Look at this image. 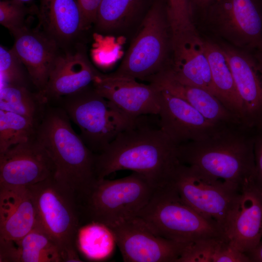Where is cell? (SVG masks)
<instances>
[{
  "mask_svg": "<svg viewBox=\"0 0 262 262\" xmlns=\"http://www.w3.org/2000/svg\"><path fill=\"white\" fill-rule=\"evenodd\" d=\"M177 146L159 124L143 115L121 131L105 149L96 154L97 179L130 170L144 176L155 188L169 184L180 164Z\"/></svg>",
  "mask_w": 262,
  "mask_h": 262,
  "instance_id": "6da1fadb",
  "label": "cell"
},
{
  "mask_svg": "<svg viewBox=\"0 0 262 262\" xmlns=\"http://www.w3.org/2000/svg\"><path fill=\"white\" fill-rule=\"evenodd\" d=\"M254 132L242 124L229 126L206 140L177 146L178 159L241 191L254 179Z\"/></svg>",
  "mask_w": 262,
  "mask_h": 262,
  "instance_id": "7a4b0ae2",
  "label": "cell"
},
{
  "mask_svg": "<svg viewBox=\"0 0 262 262\" xmlns=\"http://www.w3.org/2000/svg\"><path fill=\"white\" fill-rule=\"evenodd\" d=\"M35 138L54 163V178L80 199L97 179L96 154L74 131L63 108H47L37 125Z\"/></svg>",
  "mask_w": 262,
  "mask_h": 262,
  "instance_id": "3957f363",
  "label": "cell"
},
{
  "mask_svg": "<svg viewBox=\"0 0 262 262\" xmlns=\"http://www.w3.org/2000/svg\"><path fill=\"white\" fill-rule=\"evenodd\" d=\"M136 216L160 236L185 244L227 238L217 222L203 216L183 202L171 182L156 188Z\"/></svg>",
  "mask_w": 262,
  "mask_h": 262,
  "instance_id": "277c9868",
  "label": "cell"
},
{
  "mask_svg": "<svg viewBox=\"0 0 262 262\" xmlns=\"http://www.w3.org/2000/svg\"><path fill=\"white\" fill-rule=\"evenodd\" d=\"M36 223L59 246L64 262H82L76 246L82 214L76 194L54 177L27 187Z\"/></svg>",
  "mask_w": 262,
  "mask_h": 262,
  "instance_id": "5b68a950",
  "label": "cell"
},
{
  "mask_svg": "<svg viewBox=\"0 0 262 262\" xmlns=\"http://www.w3.org/2000/svg\"><path fill=\"white\" fill-rule=\"evenodd\" d=\"M156 188L135 172L114 180L96 179L80 200L81 213L89 222L112 227L137 216Z\"/></svg>",
  "mask_w": 262,
  "mask_h": 262,
  "instance_id": "8992f818",
  "label": "cell"
},
{
  "mask_svg": "<svg viewBox=\"0 0 262 262\" xmlns=\"http://www.w3.org/2000/svg\"><path fill=\"white\" fill-rule=\"evenodd\" d=\"M118 68L112 75L147 81L168 66L172 32L164 0H153Z\"/></svg>",
  "mask_w": 262,
  "mask_h": 262,
  "instance_id": "52a82bcc",
  "label": "cell"
},
{
  "mask_svg": "<svg viewBox=\"0 0 262 262\" xmlns=\"http://www.w3.org/2000/svg\"><path fill=\"white\" fill-rule=\"evenodd\" d=\"M170 182L183 202L203 216L217 222L227 236L239 206L240 190L180 163Z\"/></svg>",
  "mask_w": 262,
  "mask_h": 262,
  "instance_id": "ba28073f",
  "label": "cell"
},
{
  "mask_svg": "<svg viewBox=\"0 0 262 262\" xmlns=\"http://www.w3.org/2000/svg\"><path fill=\"white\" fill-rule=\"evenodd\" d=\"M59 101L70 119L80 129L83 142L97 154L103 151L135 119L123 113L93 86Z\"/></svg>",
  "mask_w": 262,
  "mask_h": 262,
  "instance_id": "9c48e42d",
  "label": "cell"
},
{
  "mask_svg": "<svg viewBox=\"0 0 262 262\" xmlns=\"http://www.w3.org/2000/svg\"><path fill=\"white\" fill-rule=\"evenodd\" d=\"M202 15L227 43L242 49H262V0H214Z\"/></svg>",
  "mask_w": 262,
  "mask_h": 262,
  "instance_id": "30bf717a",
  "label": "cell"
},
{
  "mask_svg": "<svg viewBox=\"0 0 262 262\" xmlns=\"http://www.w3.org/2000/svg\"><path fill=\"white\" fill-rule=\"evenodd\" d=\"M219 44L242 101L243 125L253 130L262 127V49H242L227 43Z\"/></svg>",
  "mask_w": 262,
  "mask_h": 262,
  "instance_id": "8fae6325",
  "label": "cell"
},
{
  "mask_svg": "<svg viewBox=\"0 0 262 262\" xmlns=\"http://www.w3.org/2000/svg\"><path fill=\"white\" fill-rule=\"evenodd\" d=\"M109 228L126 262H179L187 245L160 236L137 216Z\"/></svg>",
  "mask_w": 262,
  "mask_h": 262,
  "instance_id": "7c38bea8",
  "label": "cell"
},
{
  "mask_svg": "<svg viewBox=\"0 0 262 262\" xmlns=\"http://www.w3.org/2000/svg\"><path fill=\"white\" fill-rule=\"evenodd\" d=\"M160 89L159 124L176 146L206 140L233 126L219 124L209 120L185 100Z\"/></svg>",
  "mask_w": 262,
  "mask_h": 262,
  "instance_id": "4fadbf2b",
  "label": "cell"
},
{
  "mask_svg": "<svg viewBox=\"0 0 262 262\" xmlns=\"http://www.w3.org/2000/svg\"><path fill=\"white\" fill-rule=\"evenodd\" d=\"M171 52V61L162 72L180 82L203 88L217 98L203 40L196 29L172 33Z\"/></svg>",
  "mask_w": 262,
  "mask_h": 262,
  "instance_id": "5bb4252c",
  "label": "cell"
},
{
  "mask_svg": "<svg viewBox=\"0 0 262 262\" xmlns=\"http://www.w3.org/2000/svg\"><path fill=\"white\" fill-rule=\"evenodd\" d=\"M55 174L52 159L35 137L0 154V186L27 187Z\"/></svg>",
  "mask_w": 262,
  "mask_h": 262,
  "instance_id": "9a60e30c",
  "label": "cell"
},
{
  "mask_svg": "<svg viewBox=\"0 0 262 262\" xmlns=\"http://www.w3.org/2000/svg\"><path fill=\"white\" fill-rule=\"evenodd\" d=\"M93 87L131 119L159 113L161 89L154 83L144 84L135 79L101 73Z\"/></svg>",
  "mask_w": 262,
  "mask_h": 262,
  "instance_id": "2e32d148",
  "label": "cell"
},
{
  "mask_svg": "<svg viewBox=\"0 0 262 262\" xmlns=\"http://www.w3.org/2000/svg\"><path fill=\"white\" fill-rule=\"evenodd\" d=\"M100 74L90 61L85 47L79 42L62 49L42 94L48 101L59 100L93 86Z\"/></svg>",
  "mask_w": 262,
  "mask_h": 262,
  "instance_id": "e0dca14e",
  "label": "cell"
},
{
  "mask_svg": "<svg viewBox=\"0 0 262 262\" xmlns=\"http://www.w3.org/2000/svg\"><path fill=\"white\" fill-rule=\"evenodd\" d=\"M12 48L25 67L30 80L42 93L62 49L37 27H29L14 36Z\"/></svg>",
  "mask_w": 262,
  "mask_h": 262,
  "instance_id": "ac0fdd59",
  "label": "cell"
},
{
  "mask_svg": "<svg viewBox=\"0 0 262 262\" xmlns=\"http://www.w3.org/2000/svg\"><path fill=\"white\" fill-rule=\"evenodd\" d=\"M38 28L63 49H69L84 31L81 8L77 0H40Z\"/></svg>",
  "mask_w": 262,
  "mask_h": 262,
  "instance_id": "d6986e66",
  "label": "cell"
},
{
  "mask_svg": "<svg viewBox=\"0 0 262 262\" xmlns=\"http://www.w3.org/2000/svg\"><path fill=\"white\" fill-rule=\"evenodd\" d=\"M229 243L241 252L252 251L262 237V191L254 179L243 186L237 211L227 234Z\"/></svg>",
  "mask_w": 262,
  "mask_h": 262,
  "instance_id": "ffe728a7",
  "label": "cell"
},
{
  "mask_svg": "<svg viewBox=\"0 0 262 262\" xmlns=\"http://www.w3.org/2000/svg\"><path fill=\"white\" fill-rule=\"evenodd\" d=\"M36 223L35 209L28 188L0 186V239L17 242Z\"/></svg>",
  "mask_w": 262,
  "mask_h": 262,
  "instance_id": "44dd1931",
  "label": "cell"
},
{
  "mask_svg": "<svg viewBox=\"0 0 262 262\" xmlns=\"http://www.w3.org/2000/svg\"><path fill=\"white\" fill-rule=\"evenodd\" d=\"M147 81L185 100L215 123L228 126L242 124L240 119L215 96L203 88L180 82L163 72Z\"/></svg>",
  "mask_w": 262,
  "mask_h": 262,
  "instance_id": "7402d4cb",
  "label": "cell"
},
{
  "mask_svg": "<svg viewBox=\"0 0 262 262\" xmlns=\"http://www.w3.org/2000/svg\"><path fill=\"white\" fill-rule=\"evenodd\" d=\"M203 44L217 98L242 122V101L227 59L219 44L210 40Z\"/></svg>",
  "mask_w": 262,
  "mask_h": 262,
  "instance_id": "603a6c76",
  "label": "cell"
},
{
  "mask_svg": "<svg viewBox=\"0 0 262 262\" xmlns=\"http://www.w3.org/2000/svg\"><path fill=\"white\" fill-rule=\"evenodd\" d=\"M153 0H101L94 23L103 33H112L128 27L145 16Z\"/></svg>",
  "mask_w": 262,
  "mask_h": 262,
  "instance_id": "cb8c5ba5",
  "label": "cell"
},
{
  "mask_svg": "<svg viewBox=\"0 0 262 262\" xmlns=\"http://www.w3.org/2000/svg\"><path fill=\"white\" fill-rule=\"evenodd\" d=\"M9 262H62L59 246L36 223L25 236L13 242L8 250Z\"/></svg>",
  "mask_w": 262,
  "mask_h": 262,
  "instance_id": "d4e9b609",
  "label": "cell"
},
{
  "mask_svg": "<svg viewBox=\"0 0 262 262\" xmlns=\"http://www.w3.org/2000/svg\"><path fill=\"white\" fill-rule=\"evenodd\" d=\"M48 102L41 93L32 92L27 86H0V110L18 114L37 124L44 115Z\"/></svg>",
  "mask_w": 262,
  "mask_h": 262,
  "instance_id": "484cf974",
  "label": "cell"
},
{
  "mask_svg": "<svg viewBox=\"0 0 262 262\" xmlns=\"http://www.w3.org/2000/svg\"><path fill=\"white\" fill-rule=\"evenodd\" d=\"M116 239L113 230L107 225L98 222H89L80 226L76 238L78 251L87 260L103 261L113 254Z\"/></svg>",
  "mask_w": 262,
  "mask_h": 262,
  "instance_id": "4316f807",
  "label": "cell"
},
{
  "mask_svg": "<svg viewBox=\"0 0 262 262\" xmlns=\"http://www.w3.org/2000/svg\"><path fill=\"white\" fill-rule=\"evenodd\" d=\"M179 262H250L229 243L219 238L187 244Z\"/></svg>",
  "mask_w": 262,
  "mask_h": 262,
  "instance_id": "83f0119b",
  "label": "cell"
},
{
  "mask_svg": "<svg viewBox=\"0 0 262 262\" xmlns=\"http://www.w3.org/2000/svg\"><path fill=\"white\" fill-rule=\"evenodd\" d=\"M37 125L23 116L0 110V154L34 138Z\"/></svg>",
  "mask_w": 262,
  "mask_h": 262,
  "instance_id": "f1b7e54d",
  "label": "cell"
},
{
  "mask_svg": "<svg viewBox=\"0 0 262 262\" xmlns=\"http://www.w3.org/2000/svg\"><path fill=\"white\" fill-rule=\"evenodd\" d=\"M37 8L16 0H0V23L14 36L29 27L26 21L28 16L37 14Z\"/></svg>",
  "mask_w": 262,
  "mask_h": 262,
  "instance_id": "f546056e",
  "label": "cell"
},
{
  "mask_svg": "<svg viewBox=\"0 0 262 262\" xmlns=\"http://www.w3.org/2000/svg\"><path fill=\"white\" fill-rule=\"evenodd\" d=\"M0 86L7 84L27 86V70L12 48L0 46ZM30 78V77H29Z\"/></svg>",
  "mask_w": 262,
  "mask_h": 262,
  "instance_id": "4dcf8cb0",
  "label": "cell"
},
{
  "mask_svg": "<svg viewBox=\"0 0 262 262\" xmlns=\"http://www.w3.org/2000/svg\"><path fill=\"white\" fill-rule=\"evenodd\" d=\"M172 33L196 29L189 0H164Z\"/></svg>",
  "mask_w": 262,
  "mask_h": 262,
  "instance_id": "1f68e13d",
  "label": "cell"
},
{
  "mask_svg": "<svg viewBox=\"0 0 262 262\" xmlns=\"http://www.w3.org/2000/svg\"><path fill=\"white\" fill-rule=\"evenodd\" d=\"M254 153L255 160L254 181L262 191V127L254 130Z\"/></svg>",
  "mask_w": 262,
  "mask_h": 262,
  "instance_id": "d6a6232c",
  "label": "cell"
},
{
  "mask_svg": "<svg viewBox=\"0 0 262 262\" xmlns=\"http://www.w3.org/2000/svg\"><path fill=\"white\" fill-rule=\"evenodd\" d=\"M81 8L84 30L88 29L96 20L97 10L101 0H77Z\"/></svg>",
  "mask_w": 262,
  "mask_h": 262,
  "instance_id": "836d02e7",
  "label": "cell"
},
{
  "mask_svg": "<svg viewBox=\"0 0 262 262\" xmlns=\"http://www.w3.org/2000/svg\"><path fill=\"white\" fill-rule=\"evenodd\" d=\"M214 0H189L193 15L195 12H200L202 15Z\"/></svg>",
  "mask_w": 262,
  "mask_h": 262,
  "instance_id": "e575fe53",
  "label": "cell"
},
{
  "mask_svg": "<svg viewBox=\"0 0 262 262\" xmlns=\"http://www.w3.org/2000/svg\"><path fill=\"white\" fill-rule=\"evenodd\" d=\"M246 256L250 262H262V241H261L259 245Z\"/></svg>",
  "mask_w": 262,
  "mask_h": 262,
  "instance_id": "d590c367",
  "label": "cell"
},
{
  "mask_svg": "<svg viewBox=\"0 0 262 262\" xmlns=\"http://www.w3.org/2000/svg\"><path fill=\"white\" fill-rule=\"evenodd\" d=\"M18 0L19 1H21L22 2H23L27 5H30V4H32V5H33V2H34V0Z\"/></svg>",
  "mask_w": 262,
  "mask_h": 262,
  "instance_id": "8d00e7d4",
  "label": "cell"
}]
</instances>
